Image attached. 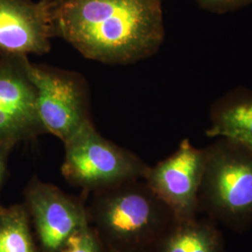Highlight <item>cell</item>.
I'll return each mask as SVG.
<instances>
[{"label":"cell","mask_w":252,"mask_h":252,"mask_svg":"<svg viewBox=\"0 0 252 252\" xmlns=\"http://www.w3.org/2000/svg\"><path fill=\"white\" fill-rule=\"evenodd\" d=\"M47 7L53 36L100 63L142 61L165 36L162 0H58Z\"/></svg>","instance_id":"cell-1"},{"label":"cell","mask_w":252,"mask_h":252,"mask_svg":"<svg viewBox=\"0 0 252 252\" xmlns=\"http://www.w3.org/2000/svg\"><path fill=\"white\" fill-rule=\"evenodd\" d=\"M86 196L89 224L104 252L153 250L177 222L143 179Z\"/></svg>","instance_id":"cell-2"},{"label":"cell","mask_w":252,"mask_h":252,"mask_svg":"<svg viewBox=\"0 0 252 252\" xmlns=\"http://www.w3.org/2000/svg\"><path fill=\"white\" fill-rule=\"evenodd\" d=\"M198 210L235 231L252 223V148L227 138L206 147Z\"/></svg>","instance_id":"cell-3"},{"label":"cell","mask_w":252,"mask_h":252,"mask_svg":"<svg viewBox=\"0 0 252 252\" xmlns=\"http://www.w3.org/2000/svg\"><path fill=\"white\" fill-rule=\"evenodd\" d=\"M61 172L84 194L142 180L149 165L136 154L100 135L89 121L63 142Z\"/></svg>","instance_id":"cell-4"},{"label":"cell","mask_w":252,"mask_h":252,"mask_svg":"<svg viewBox=\"0 0 252 252\" xmlns=\"http://www.w3.org/2000/svg\"><path fill=\"white\" fill-rule=\"evenodd\" d=\"M26 68L36 89V110L46 134L63 143L92 121L88 86L79 73L31 63L28 57Z\"/></svg>","instance_id":"cell-5"},{"label":"cell","mask_w":252,"mask_h":252,"mask_svg":"<svg viewBox=\"0 0 252 252\" xmlns=\"http://www.w3.org/2000/svg\"><path fill=\"white\" fill-rule=\"evenodd\" d=\"M86 194H67L34 176L24 190V206L41 252H61L73 234L89 224Z\"/></svg>","instance_id":"cell-6"},{"label":"cell","mask_w":252,"mask_h":252,"mask_svg":"<svg viewBox=\"0 0 252 252\" xmlns=\"http://www.w3.org/2000/svg\"><path fill=\"white\" fill-rule=\"evenodd\" d=\"M204 168V149L194 147L185 138L170 156L149 166L143 180L170 208L177 221H186L198 214Z\"/></svg>","instance_id":"cell-7"},{"label":"cell","mask_w":252,"mask_h":252,"mask_svg":"<svg viewBox=\"0 0 252 252\" xmlns=\"http://www.w3.org/2000/svg\"><path fill=\"white\" fill-rule=\"evenodd\" d=\"M27 56L0 57V146L13 149L46 134L36 110V89Z\"/></svg>","instance_id":"cell-8"},{"label":"cell","mask_w":252,"mask_h":252,"mask_svg":"<svg viewBox=\"0 0 252 252\" xmlns=\"http://www.w3.org/2000/svg\"><path fill=\"white\" fill-rule=\"evenodd\" d=\"M52 37L50 10L42 0H0V57L47 54Z\"/></svg>","instance_id":"cell-9"},{"label":"cell","mask_w":252,"mask_h":252,"mask_svg":"<svg viewBox=\"0 0 252 252\" xmlns=\"http://www.w3.org/2000/svg\"><path fill=\"white\" fill-rule=\"evenodd\" d=\"M209 116L207 136L252 148V90L240 88L226 94L213 103Z\"/></svg>","instance_id":"cell-10"},{"label":"cell","mask_w":252,"mask_h":252,"mask_svg":"<svg viewBox=\"0 0 252 252\" xmlns=\"http://www.w3.org/2000/svg\"><path fill=\"white\" fill-rule=\"evenodd\" d=\"M154 252H224L223 237L211 219L177 221Z\"/></svg>","instance_id":"cell-11"},{"label":"cell","mask_w":252,"mask_h":252,"mask_svg":"<svg viewBox=\"0 0 252 252\" xmlns=\"http://www.w3.org/2000/svg\"><path fill=\"white\" fill-rule=\"evenodd\" d=\"M0 252H41L23 203L0 205Z\"/></svg>","instance_id":"cell-12"},{"label":"cell","mask_w":252,"mask_h":252,"mask_svg":"<svg viewBox=\"0 0 252 252\" xmlns=\"http://www.w3.org/2000/svg\"><path fill=\"white\" fill-rule=\"evenodd\" d=\"M61 252H104V250L94 229L88 225L73 234Z\"/></svg>","instance_id":"cell-13"},{"label":"cell","mask_w":252,"mask_h":252,"mask_svg":"<svg viewBox=\"0 0 252 252\" xmlns=\"http://www.w3.org/2000/svg\"><path fill=\"white\" fill-rule=\"evenodd\" d=\"M202 9L214 13H225L235 9H241L250 4L252 0H198Z\"/></svg>","instance_id":"cell-14"},{"label":"cell","mask_w":252,"mask_h":252,"mask_svg":"<svg viewBox=\"0 0 252 252\" xmlns=\"http://www.w3.org/2000/svg\"><path fill=\"white\" fill-rule=\"evenodd\" d=\"M12 150L13 149L9 147L0 146V195H1V190H2L4 181L7 176L9 154L12 152Z\"/></svg>","instance_id":"cell-15"},{"label":"cell","mask_w":252,"mask_h":252,"mask_svg":"<svg viewBox=\"0 0 252 252\" xmlns=\"http://www.w3.org/2000/svg\"><path fill=\"white\" fill-rule=\"evenodd\" d=\"M127 252H154V250H138V251H132Z\"/></svg>","instance_id":"cell-16"},{"label":"cell","mask_w":252,"mask_h":252,"mask_svg":"<svg viewBox=\"0 0 252 252\" xmlns=\"http://www.w3.org/2000/svg\"><path fill=\"white\" fill-rule=\"evenodd\" d=\"M45 4L47 5H49V4H52V3H54V2H56V1H58V0H42Z\"/></svg>","instance_id":"cell-17"},{"label":"cell","mask_w":252,"mask_h":252,"mask_svg":"<svg viewBox=\"0 0 252 252\" xmlns=\"http://www.w3.org/2000/svg\"><path fill=\"white\" fill-rule=\"evenodd\" d=\"M196 1H198V0H196Z\"/></svg>","instance_id":"cell-18"}]
</instances>
